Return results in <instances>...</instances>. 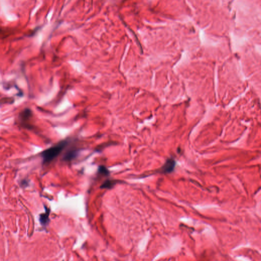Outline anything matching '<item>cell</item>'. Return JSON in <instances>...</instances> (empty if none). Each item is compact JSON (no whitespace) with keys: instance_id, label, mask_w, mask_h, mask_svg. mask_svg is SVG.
Instances as JSON below:
<instances>
[{"instance_id":"cell-1","label":"cell","mask_w":261,"mask_h":261,"mask_svg":"<svg viewBox=\"0 0 261 261\" xmlns=\"http://www.w3.org/2000/svg\"><path fill=\"white\" fill-rule=\"evenodd\" d=\"M68 141H62L55 146L44 150L41 156L43 159L44 164H49L58 156L62 151L66 147Z\"/></svg>"},{"instance_id":"cell-2","label":"cell","mask_w":261,"mask_h":261,"mask_svg":"<svg viewBox=\"0 0 261 261\" xmlns=\"http://www.w3.org/2000/svg\"><path fill=\"white\" fill-rule=\"evenodd\" d=\"M32 116L31 111L30 110L26 109L21 113L20 116V121L21 122V125L27 128H32L28 123V121Z\"/></svg>"},{"instance_id":"cell-3","label":"cell","mask_w":261,"mask_h":261,"mask_svg":"<svg viewBox=\"0 0 261 261\" xmlns=\"http://www.w3.org/2000/svg\"><path fill=\"white\" fill-rule=\"evenodd\" d=\"M176 165L175 161L173 159H168L167 160L163 166L162 167L161 170L164 173H170L174 169Z\"/></svg>"},{"instance_id":"cell-4","label":"cell","mask_w":261,"mask_h":261,"mask_svg":"<svg viewBox=\"0 0 261 261\" xmlns=\"http://www.w3.org/2000/svg\"><path fill=\"white\" fill-rule=\"evenodd\" d=\"M79 150L76 149H72L68 151L63 156V160L69 162L75 159L78 154Z\"/></svg>"},{"instance_id":"cell-5","label":"cell","mask_w":261,"mask_h":261,"mask_svg":"<svg viewBox=\"0 0 261 261\" xmlns=\"http://www.w3.org/2000/svg\"><path fill=\"white\" fill-rule=\"evenodd\" d=\"M50 210L45 207V212L41 215L40 216V221L41 224L43 225H46L48 224L49 221V215H50Z\"/></svg>"},{"instance_id":"cell-6","label":"cell","mask_w":261,"mask_h":261,"mask_svg":"<svg viewBox=\"0 0 261 261\" xmlns=\"http://www.w3.org/2000/svg\"><path fill=\"white\" fill-rule=\"evenodd\" d=\"M116 183H117V182L116 181L107 180L105 181V182L101 185L100 187L102 189H111L113 186H115V185Z\"/></svg>"},{"instance_id":"cell-7","label":"cell","mask_w":261,"mask_h":261,"mask_svg":"<svg viewBox=\"0 0 261 261\" xmlns=\"http://www.w3.org/2000/svg\"><path fill=\"white\" fill-rule=\"evenodd\" d=\"M98 173L101 175L108 176L110 174L109 171L105 166H100L98 168Z\"/></svg>"}]
</instances>
